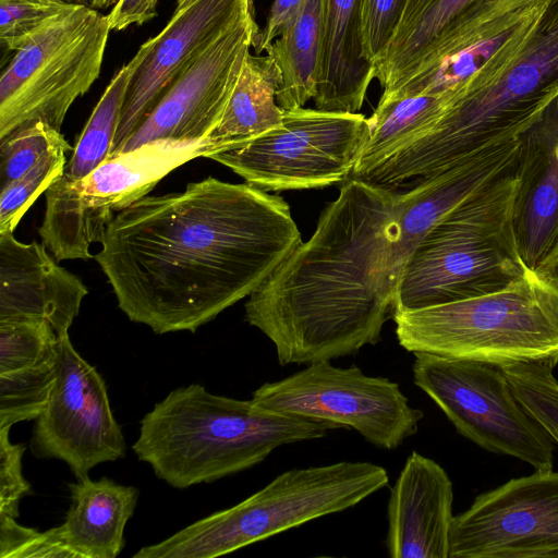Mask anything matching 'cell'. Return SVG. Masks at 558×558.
Returning a JSON list of instances; mask_svg holds the SVG:
<instances>
[{"instance_id":"obj_41","label":"cell","mask_w":558,"mask_h":558,"mask_svg":"<svg viewBox=\"0 0 558 558\" xmlns=\"http://www.w3.org/2000/svg\"><path fill=\"white\" fill-rule=\"evenodd\" d=\"M194 1H196V0H177L175 11L182 10V9L186 8L187 5L193 3Z\"/></svg>"},{"instance_id":"obj_5","label":"cell","mask_w":558,"mask_h":558,"mask_svg":"<svg viewBox=\"0 0 558 558\" xmlns=\"http://www.w3.org/2000/svg\"><path fill=\"white\" fill-rule=\"evenodd\" d=\"M392 319L399 344L411 353L497 366L558 363V288L534 270L502 290L395 312Z\"/></svg>"},{"instance_id":"obj_23","label":"cell","mask_w":558,"mask_h":558,"mask_svg":"<svg viewBox=\"0 0 558 558\" xmlns=\"http://www.w3.org/2000/svg\"><path fill=\"white\" fill-rule=\"evenodd\" d=\"M71 505L61 541L74 558H114L124 547V529L133 515L140 492L108 477L77 478L69 485Z\"/></svg>"},{"instance_id":"obj_16","label":"cell","mask_w":558,"mask_h":558,"mask_svg":"<svg viewBox=\"0 0 558 558\" xmlns=\"http://www.w3.org/2000/svg\"><path fill=\"white\" fill-rule=\"evenodd\" d=\"M252 9V0H196L174 11L165 28L147 40L149 50L130 81L111 156L120 151L174 78Z\"/></svg>"},{"instance_id":"obj_31","label":"cell","mask_w":558,"mask_h":558,"mask_svg":"<svg viewBox=\"0 0 558 558\" xmlns=\"http://www.w3.org/2000/svg\"><path fill=\"white\" fill-rule=\"evenodd\" d=\"M59 148L72 150L61 132L43 122L0 143V190L20 179L44 157Z\"/></svg>"},{"instance_id":"obj_18","label":"cell","mask_w":558,"mask_h":558,"mask_svg":"<svg viewBox=\"0 0 558 558\" xmlns=\"http://www.w3.org/2000/svg\"><path fill=\"white\" fill-rule=\"evenodd\" d=\"M518 140L513 229L523 263L535 270L558 235V94Z\"/></svg>"},{"instance_id":"obj_33","label":"cell","mask_w":558,"mask_h":558,"mask_svg":"<svg viewBox=\"0 0 558 558\" xmlns=\"http://www.w3.org/2000/svg\"><path fill=\"white\" fill-rule=\"evenodd\" d=\"M66 0H0V44L14 53L49 22L71 10Z\"/></svg>"},{"instance_id":"obj_17","label":"cell","mask_w":558,"mask_h":558,"mask_svg":"<svg viewBox=\"0 0 558 558\" xmlns=\"http://www.w3.org/2000/svg\"><path fill=\"white\" fill-rule=\"evenodd\" d=\"M547 0H408L375 78L388 89L412 70L470 43L500 20Z\"/></svg>"},{"instance_id":"obj_39","label":"cell","mask_w":558,"mask_h":558,"mask_svg":"<svg viewBox=\"0 0 558 558\" xmlns=\"http://www.w3.org/2000/svg\"><path fill=\"white\" fill-rule=\"evenodd\" d=\"M534 271L558 288V235Z\"/></svg>"},{"instance_id":"obj_32","label":"cell","mask_w":558,"mask_h":558,"mask_svg":"<svg viewBox=\"0 0 558 558\" xmlns=\"http://www.w3.org/2000/svg\"><path fill=\"white\" fill-rule=\"evenodd\" d=\"M65 148L44 157L35 167L13 181L0 195V233L14 231L19 221L48 186L58 178L66 163Z\"/></svg>"},{"instance_id":"obj_21","label":"cell","mask_w":558,"mask_h":558,"mask_svg":"<svg viewBox=\"0 0 558 558\" xmlns=\"http://www.w3.org/2000/svg\"><path fill=\"white\" fill-rule=\"evenodd\" d=\"M544 4L513 13L439 60L414 69L381 97L448 94L458 100L485 87L513 60Z\"/></svg>"},{"instance_id":"obj_19","label":"cell","mask_w":558,"mask_h":558,"mask_svg":"<svg viewBox=\"0 0 558 558\" xmlns=\"http://www.w3.org/2000/svg\"><path fill=\"white\" fill-rule=\"evenodd\" d=\"M47 250L44 243L20 242L12 231L0 233V320L44 319L62 337L88 290Z\"/></svg>"},{"instance_id":"obj_30","label":"cell","mask_w":558,"mask_h":558,"mask_svg":"<svg viewBox=\"0 0 558 558\" xmlns=\"http://www.w3.org/2000/svg\"><path fill=\"white\" fill-rule=\"evenodd\" d=\"M58 336L44 319L0 320V374L26 368L57 354Z\"/></svg>"},{"instance_id":"obj_20","label":"cell","mask_w":558,"mask_h":558,"mask_svg":"<svg viewBox=\"0 0 558 558\" xmlns=\"http://www.w3.org/2000/svg\"><path fill=\"white\" fill-rule=\"evenodd\" d=\"M453 504L450 477L413 451L390 489L386 546L392 558H449Z\"/></svg>"},{"instance_id":"obj_10","label":"cell","mask_w":558,"mask_h":558,"mask_svg":"<svg viewBox=\"0 0 558 558\" xmlns=\"http://www.w3.org/2000/svg\"><path fill=\"white\" fill-rule=\"evenodd\" d=\"M413 381L458 433L494 453L553 470L554 440L513 395L500 366L413 353Z\"/></svg>"},{"instance_id":"obj_37","label":"cell","mask_w":558,"mask_h":558,"mask_svg":"<svg viewBox=\"0 0 558 558\" xmlns=\"http://www.w3.org/2000/svg\"><path fill=\"white\" fill-rule=\"evenodd\" d=\"M303 0H275L268 13L265 26L259 28L252 47L260 53L279 37L294 19Z\"/></svg>"},{"instance_id":"obj_14","label":"cell","mask_w":558,"mask_h":558,"mask_svg":"<svg viewBox=\"0 0 558 558\" xmlns=\"http://www.w3.org/2000/svg\"><path fill=\"white\" fill-rule=\"evenodd\" d=\"M449 558H558V472L535 470L478 495L453 517Z\"/></svg>"},{"instance_id":"obj_27","label":"cell","mask_w":558,"mask_h":558,"mask_svg":"<svg viewBox=\"0 0 558 558\" xmlns=\"http://www.w3.org/2000/svg\"><path fill=\"white\" fill-rule=\"evenodd\" d=\"M148 50V41H145L111 78L59 177L65 180L82 179L110 158L130 81Z\"/></svg>"},{"instance_id":"obj_38","label":"cell","mask_w":558,"mask_h":558,"mask_svg":"<svg viewBox=\"0 0 558 558\" xmlns=\"http://www.w3.org/2000/svg\"><path fill=\"white\" fill-rule=\"evenodd\" d=\"M159 0H118L107 14L111 31L120 32L143 25L157 15Z\"/></svg>"},{"instance_id":"obj_28","label":"cell","mask_w":558,"mask_h":558,"mask_svg":"<svg viewBox=\"0 0 558 558\" xmlns=\"http://www.w3.org/2000/svg\"><path fill=\"white\" fill-rule=\"evenodd\" d=\"M56 363L57 354L36 365L0 374V429L40 416L54 385Z\"/></svg>"},{"instance_id":"obj_8","label":"cell","mask_w":558,"mask_h":558,"mask_svg":"<svg viewBox=\"0 0 558 558\" xmlns=\"http://www.w3.org/2000/svg\"><path fill=\"white\" fill-rule=\"evenodd\" d=\"M557 94L558 0H547L505 71L454 101L423 136V147L437 166L449 167L518 136Z\"/></svg>"},{"instance_id":"obj_29","label":"cell","mask_w":558,"mask_h":558,"mask_svg":"<svg viewBox=\"0 0 558 558\" xmlns=\"http://www.w3.org/2000/svg\"><path fill=\"white\" fill-rule=\"evenodd\" d=\"M555 361L519 362L500 366L520 403L558 445V379Z\"/></svg>"},{"instance_id":"obj_36","label":"cell","mask_w":558,"mask_h":558,"mask_svg":"<svg viewBox=\"0 0 558 558\" xmlns=\"http://www.w3.org/2000/svg\"><path fill=\"white\" fill-rule=\"evenodd\" d=\"M10 429H0V514L16 519L21 499L32 493L22 474L23 444H12Z\"/></svg>"},{"instance_id":"obj_25","label":"cell","mask_w":558,"mask_h":558,"mask_svg":"<svg viewBox=\"0 0 558 558\" xmlns=\"http://www.w3.org/2000/svg\"><path fill=\"white\" fill-rule=\"evenodd\" d=\"M324 26V0H303L291 23L265 49L280 70L276 100L283 110L303 107L315 96Z\"/></svg>"},{"instance_id":"obj_4","label":"cell","mask_w":558,"mask_h":558,"mask_svg":"<svg viewBox=\"0 0 558 558\" xmlns=\"http://www.w3.org/2000/svg\"><path fill=\"white\" fill-rule=\"evenodd\" d=\"M515 170L461 203L421 240L402 269L393 313L493 293L530 271L513 229Z\"/></svg>"},{"instance_id":"obj_3","label":"cell","mask_w":558,"mask_h":558,"mask_svg":"<svg viewBox=\"0 0 558 558\" xmlns=\"http://www.w3.org/2000/svg\"><path fill=\"white\" fill-rule=\"evenodd\" d=\"M335 428L340 427L191 384L170 391L143 416L132 450L158 478L185 489L251 469L278 447L318 439Z\"/></svg>"},{"instance_id":"obj_24","label":"cell","mask_w":558,"mask_h":558,"mask_svg":"<svg viewBox=\"0 0 558 558\" xmlns=\"http://www.w3.org/2000/svg\"><path fill=\"white\" fill-rule=\"evenodd\" d=\"M280 83L270 56H246L222 118L205 138L207 158L242 147L282 123L284 110L276 100Z\"/></svg>"},{"instance_id":"obj_35","label":"cell","mask_w":558,"mask_h":558,"mask_svg":"<svg viewBox=\"0 0 558 558\" xmlns=\"http://www.w3.org/2000/svg\"><path fill=\"white\" fill-rule=\"evenodd\" d=\"M408 0H366L363 11V45L375 65L383 59L393 37Z\"/></svg>"},{"instance_id":"obj_40","label":"cell","mask_w":558,"mask_h":558,"mask_svg":"<svg viewBox=\"0 0 558 558\" xmlns=\"http://www.w3.org/2000/svg\"><path fill=\"white\" fill-rule=\"evenodd\" d=\"M71 3L83 4L95 10H106L112 8L118 0H66Z\"/></svg>"},{"instance_id":"obj_12","label":"cell","mask_w":558,"mask_h":558,"mask_svg":"<svg viewBox=\"0 0 558 558\" xmlns=\"http://www.w3.org/2000/svg\"><path fill=\"white\" fill-rule=\"evenodd\" d=\"M262 409L356 430L375 447L393 450L416 434L424 413L410 405L399 384L330 361L307 367L252 393Z\"/></svg>"},{"instance_id":"obj_15","label":"cell","mask_w":558,"mask_h":558,"mask_svg":"<svg viewBox=\"0 0 558 558\" xmlns=\"http://www.w3.org/2000/svg\"><path fill=\"white\" fill-rule=\"evenodd\" d=\"M258 31L252 9L174 78L118 154L158 141H204L222 118Z\"/></svg>"},{"instance_id":"obj_9","label":"cell","mask_w":558,"mask_h":558,"mask_svg":"<svg viewBox=\"0 0 558 558\" xmlns=\"http://www.w3.org/2000/svg\"><path fill=\"white\" fill-rule=\"evenodd\" d=\"M206 141H158L111 156L78 180L58 177L45 191L38 233L57 262L89 259L116 214L147 195L168 173L206 157Z\"/></svg>"},{"instance_id":"obj_34","label":"cell","mask_w":558,"mask_h":558,"mask_svg":"<svg viewBox=\"0 0 558 558\" xmlns=\"http://www.w3.org/2000/svg\"><path fill=\"white\" fill-rule=\"evenodd\" d=\"M0 557L74 558L60 538L58 527L40 532L20 525L14 518L0 514Z\"/></svg>"},{"instance_id":"obj_26","label":"cell","mask_w":558,"mask_h":558,"mask_svg":"<svg viewBox=\"0 0 558 558\" xmlns=\"http://www.w3.org/2000/svg\"><path fill=\"white\" fill-rule=\"evenodd\" d=\"M454 101L448 94L380 97L351 178L360 179L424 135Z\"/></svg>"},{"instance_id":"obj_6","label":"cell","mask_w":558,"mask_h":558,"mask_svg":"<svg viewBox=\"0 0 558 558\" xmlns=\"http://www.w3.org/2000/svg\"><path fill=\"white\" fill-rule=\"evenodd\" d=\"M387 470L372 462L341 461L292 469L243 501L214 512L133 558H213L314 519L341 512L384 488Z\"/></svg>"},{"instance_id":"obj_13","label":"cell","mask_w":558,"mask_h":558,"mask_svg":"<svg viewBox=\"0 0 558 558\" xmlns=\"http://www.w3.org/2000/svg\"><path fill=\"white\" fill-rule=\"evenodd\" d=\"M56 374L48 404L34 425L32 453L63 461L76 478L125 457L124 436L106 383L74 349L69 335L58 337Z\"/></svg>"},{"instance_id":"obj_2","label":"cell","mask_w":558,"mask_h":558,"mask_svg":"<svg viewBox=\"0 0 558 558\" xmlns=\"http://www.w3.org/2000/svg\"><path fill=\"white\" fill-rule=\"evenodd\" d=\"M399 196L349 178L313 235L248 296L245 320L274 343L280 365L331 361L381 340L402 271Z\"/></svg>"},{"instance_id":"obj_7","label":"cell","mask_w":558,"mask_h":558,"mask_svg":"<svg viewBox=\"0 0 558 558\" xmlns=\"http://www.w3.org/2000/svg\"><path fill=\"white\" fill-rule=\"evenodd\" d=\"M110 32L107 15L75 4L12 53L0 77V143L38 122L61 132L100 74Z\"/></svg>"},{"instance_id":"obj_22","label":"cell","mask_w":558,"mask_h":558,"mask_svg":"<svg viewBox=\"0 0 558 558\" xmlns=\"http://www.w3.org/2000/svg\"><path fill=\"white\" fill-rule=\"evenodd\" d=\"M366 0H324L325 26L313 98L317 109L357 112L375 78L363 45Z\"/></svg>"},{"instance_id":"obj_1","label":"cell","mask_w":558,"mask_h":558,"mask_svg":"<svg viewBox=\"0 0 558 558\" xmlns=\"http://www.w3.org/2000/svg\"><path fill=\"white\" fill-rule=\"evenodd\" d=\"M301 242L283 198L208 177L117 213L94 258L131 322L157 335L195 332L250 296Z\"/></svg>"},{"instance_id":"obj_11","label":"cell","mask_w":558,"mask_h":558,"mask_svg":"<svg viewBox=\"0 0 558 558\" xmlns=\"http://www.w3.org/2000/svg\"><path fill=\"white\" fill-rule=\"evenodd\" d=\"M368 135L364 114L300 107L284 110L278 128L208 158L266 192L318 189L351 178Z\"/></svg>"}]
</instances>
